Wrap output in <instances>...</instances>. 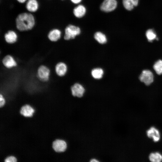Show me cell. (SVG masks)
Listing matches in <instances>:
<instances>
[{"mask_svg": "<svg viewBox=\"0 0 162 162\" xmlns=\"http://www.w3.org/2000/svg\"><path fill=\"white\" fill-rule=\"evenodd\" d=\"M146 35L149 42H151L155 39H157L156 34L154 31L152 29H149L147 30Z\"/></svg>", "mask_w": 162, "mask_h": 162, "instance_id": "21", "label": "cell"}, {"mask_svg": "<svg viewBox=\"0 0 162 162\" xmlns=\"http://www.w3.org/2000/svg\"><path fill=\"white\" fill-rule=\"evenodd\" d=\"M4 39L6 43L8 44L13 45L18 42L19 36L15 30H9L4 33Z\"/></svg>", "mask_w": 162, "mask_h": 162, "instance_id": "5", "label": "cell"}, {"mask_svg": "<svg viewBox=\"0 0 162 162\" xmlns=\"http://www.w3.org/2000/svg\"><path fill=\"white\" fill-rule=\"evenodd\" d=\"M149 159L152 162H160L162 161V155L158 152L152 153L150 154Z\"/></svg>", "mask_w": 162, "mask_h": 162, "instance_id": "18", "label": "cell"}, {"mask_svg": "<svg viewBox=\"0 0 162 162\" xmlns=\"http://www.w3.org/2000/svg\"><path fill=\"white\" fill-rule=\"evenodd\" d=\"M52 147L56 152H62L66 150L67 148V144L64 140L57 139L53 142Z\"/></svg>", "mask_w": 162, "mask_h": 162, "instance_id": "10", "label": "cell"}, {"mask_svg": "<svg viewBox=\"0 0 162 162\" xmlns=\"http://www.w3.org/2000/svg\"><path fill=\"white\" fill-rule=\"evenodd\" d=\"M36 23L35 18L33 14L28 12L19 14L15 20L16 28L20 32L32 30L35 26Z\"/></svg>", "mask_w": 162, "mask_h": 162, "instance_id": "1", "label": "cell"}, {"mask_svg": "<svg viewBox=\"0 0 162 162\" xmlns=\"http://www.w3.org/2000/svg\"><path fill=\"white\" fill-rule=\"evenodd\" d=\"M5 99L4 95L0 93V107H2L5 104Z\"/></svg>", "mask_w": 162, "mask_h": 162, "instance_id": "22", "label": "cell"}, {"mask_svg": "<svg viewBox=\"0 0 162 162\" xmlns=\"http://www.w3.org/2000/svg\"><path fill=\"white\" fill-rule=\"evenodd\" d=\"M86 9L82 5H79L75 7L73 10V13L76 17L80 18L83 17L85 14Z\"/></svg>", "mask_w": 162, "mask_h": 162, "instance_id": "15", "label": "cell"}, {"mask_svg": "<svg viewBox=\"0 0 162 162\" xmlns=\"http://www.w3.org/2000/svg\"><path fill=\"white\" fill-rule=\"evenodd\" d=\"M153 68L158 74H162V60L160 59L156 61L154 64Z\"/></svg>", "mask_w": 162, "mask_h": 162, "instance_id": "20", "label": "cell"}, {"mask_svg": "<svg viewBox=\"0 0 162 162\" xmlns=\"http://www.w3.org/2000/svg\"><path fill=\"white\" fill-rule=\"evenodd\" d=\"M90 162H99V160L95 158H92L90 159Z\"/></svg>", "mask_w": 162, "mask_h": 162, "instance_id": "26", "label": "cell"}, {"mask_svg": "<svg viewBox=\"0 0 162 162\" xmlns=\"http://www.w3.org/2000/svg\"><path fill=\"white\" fill-rule=\"evenodd\" d=\"M138 2L139 0H123V4L126 10H130L137 6Z\"/></svg>", "mask_w": 162, "mask_h": 162, "instance_id": "16", "label": "cell"}, {"mask_svg": "<svg viewBox=\"0 0 162 162\" xmlns=\"http://www.w3.org/2000/svg\"><path fill=\"white\" fill-rule=\"evenodd\" d=\"M148 137L152 138L155 142L158 141L160 138V135L159 131L154 127H151L146 131Z\"/></svg>", "mask_w": 162, "mask_h": 162, "instance_id": "13", "label": "cell"}, {"mask_svg": "<svg viewBox=\"0 0 162 162\" xmlns=\"http://www.w3.org/2000/svg\"><path fill=\"white\" fill-rule=\"evenodd\" d=\"M34 112V109L28 104L22 106L20 110V114L26 117L32 116Z\"/></svg>", "mask_w": 162, "mask_h": 162, "instance_id": "14", "label": "cell"}, {"mask_svg": "<svg viewBox=\"0 0 162 162\" xmlns=\"http://www.w3.org/2000/svg\"><path fill=\"white\" fill-rule=\"evenodd\" d=\"M117 4L116 0H104L100 5V9L104 12H110L116 8Z\"/></svg>", "mask_w": 162, "mask_h": 162, "instance_id": "7", "label": "cell"}, {"mask_svg": "<svg viewBox=\"0 0 162 162\" xmlns=\"http://www.w3.org/2000/svg\"><path fill=\"white\" fill-rule=\"evenodd\" d=\"M16 1L20 4H23L26 3L28 0H16Z\"/></svg>", "mask_w": 162, "mask_h": 162, "instance_id": "24", "label": "cell"}, {"mask_svg": "<svg viewBox=\"0 0 162 162\" xmlns=\"http://www.w3.org/2000/svg\"><path fill=\"white\" fill-rule=\"evenodd\" d=\"M68 70L66 64L62 62H58L55 64L54 68V71L58 76L62 77L66 74Z\"/></svg>", "mask_w": 162, "mask_h": 162, "instance_id": "9", "label": "cell"}, {"mask_svg": "<svg viewBox=\"0 0 162 162\" xmlns=\"http://www.w3.org/2000/svg\"><path fill=\"white\" fill-rule=\"evenodd\" d=\"M91 74L94 78L99 79L102 77L104 74V71L101 68H94L92 71Z\"/></svg>", "mask_w": 162, "mask_h": 162, "instance_id": "19", "label": "cell"}, {"mask_svg": "<svg viewBox=\"0 0 162 162\" xmlns=\"http://www.w3.org/2000/svg\"><path fill=\"white\" fill-rule=\"evenodd\" d=\"M73 3L77 4L80 3L82 0H70Z\"/></svg>", "mask_w": 162, "mask_h": 162, "instance_id": "25", "label": "cell"}, {"mask_svg": "<svg viewBox=\"0 0 162 162\" xmlns=\"http://www.w3.org/2000/svg\"><path fill=\"white\" fill-rule=\"evenodd\" d=\"M94 37L95 39L100 44H104L107 42L106 36L101 32H96L94 34Z\"/></svg>", "mask_w": 162, "mask_h": 162, "instance_id": "17", "label": "cell"}, {"mask_svg": "<svg viewBox=\"0 0 162 162\" xmlns=\"http://www.w3.org/2000/svg\"><path fill=\"white\" fill-rule=\"evenodd\" d=\"M1 64L4 68L8 69L15 68L18 66L17 62L12 55L8 54L0 58Z\"/></svg>", "mask_w": 162, "mask_h": 162, "instance_id": "3", "label": "cell"}, {"mask_svg": "<svg viewBox=\"0 0 162 162\" xmlns=\"http://www.w3.org/2000/svg\"><path fill=\"white\" fill-rule=\"evenodd\" d=\"M40 7L38 0H28L26 3L25 8L27 12L34 13L37 12Z\"/></svg>", "mask_w": 162, "mask_h": 162, "instance_id": "11", "label": "cell"}, {"mask_svg": "<svg viewBox=\"0 0 162 162\" xmlns=\"http://www.w3.org/2000/svg\"><path fill=\"white\" fill-rule=\"evenodd\" d=\"M71 90L72 95L74 97L78 98L82 97L85 91L83 86L78 83L74 84L71 87Z\"/></svg>", "mask_w": 162, "mask_h": 162, "instance_id": "12", "label": "cell"}, {"mask_svg": "<svg viewBox=\"0 0 162 162\" xmlns=\"http://www.w3.org/2000/svg\"><path fill=\"white\" fill-rule=\"evenodd\" d=\"M51 72V69L48 66L42 64L37 68L36 71V76L40 81L46 82L50 80Z\"/></svg>", "mask_w": 162, "mask_h": 162, "instance_id": "2", "label": "cell"}, {"mask_svg": "<svg viewBox=\"0 0 162 162\" xmlns=\"http://www.w3.org/2000/svg\"></svg>", "mask_w": 162, "mask_h": 162, "instance_id": "27", "label": "cell"}, {"mask_svg": "<svg viewBox=\"0 0 162 162\" xmlns=\"http://www.w3.org/2000/svg\"><path fill=\"white\" fill-rule=\"evenodd\" d=\"M48 40L52 43L58 42L62 36V32L57 28H54L50 30L47 34Z\"/></svg>", "mask_w": 162, "mask_h": 162, "instance_id": "8", "label": "cell"}, {"mask_svg": "<svg viewBox=\"0 0 162 162\" xmlns=\"http://www.w3.org/2000/svg\"><path fill=\"white\" fill-rule=\"evenodd\" d=\"M80 32L79 27L72 25H69L65 28L64 38L65 40L74 39Z\"/></svg>", "mask_w": 162, "mask_h": 162, "instance_id": "4", "label": "cell"}, {"mask_svg": "<svg viewBox=\"0 0 162 162\" xmlns=\"http://www.w3.org/2000/svg\"><path fill=\"white\" fill-rule=\"evenodd\" d=\"M5 162H16L17 161L16 158L13 156H10L7 157L4 160Z\"/></svg>", "mask_w": 162, "mask_h": 162, "instance_id": "23", "label": "cell"}, {"mask_svg": "<svg viewBox=\"0 0 162 162\" xmlns=\"http://www.w3.org/2000/svg\"><path fill=\"white\" fill-rule=\"evenodd\" d=\"M154 75L150 70H143L139 76L140 81L144 83L146 85H150L154 81Z\"/></svg>", "mask_w": 162, "mask_h": 162, "instance_id": "6", "label": "cell"}]
</instances>
